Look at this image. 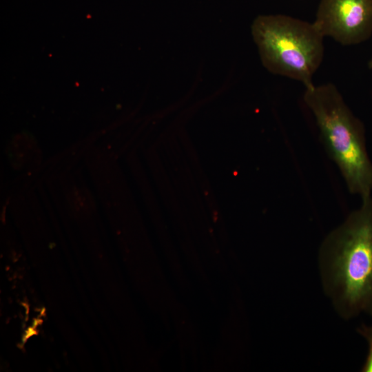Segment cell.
I'll list each match as a JSON object with an SVG mask.
<instances>
[{
  "label": "cell",
  "instance_id": "1",
  "mask_svg": "<svg viewBox=\"0 0 372 372\" xmlns=\"http://www.w3.org/2000/svg\"><path fill=\"white\" fill-rule=\"evenodd\" d=\"M323 291L344 320L372 316V197L362 200L318 251Z\"/></svg>",
  "mask_w": 372,
  "mask_h": 372
},
{
  "label": "cell",
  "instance_id": "2",
  "mask_svg": "<svg viewBox=\"0 0 372 372\" xmlns=\"http://www.w3.org/2000/svg\"><path fill=\"white\" fill-rule=\"evenodd\" d=\"M303 99L315 117L324 147L342 176L349 192L371 196L372 162L365 130L332 83L305 87Z\"/></svg>",
  "mask_w": 372,
  "mask_h": 372
},
{
  "label": "cell",
  "instance_id": "3",
  "mask_svg": "<svg viewBox=\"0 0 372 372\" xmlns=\"http://www.w3.org/2000/svg\"><path fill=\"white\" fill-rule=\"evenodd\" d=\"M251 32L262 64L269 72L305 87L313 84L324 54V36L313 22L285 14L259 15Z\"/></svg>",
  "mask_w": 372,
  "mask_h": 372
},
{
  "label": "cell",
  "instance_id": "4",
  "mask_svg": "<svg viewBox=\"0 0 372 372\" xmlns=\"http://www.w3.org/2000/svg\"><path fill=\"white\" fill-rule=\"evenodd\" d=\"M313 23L324 37L360 43L372 34V0H320Z\"/></svg>",
  "mask_w": 372,
  "mask_h": 372
},
{
  "label": "cell",
  "instance_id": "5",
  "mask_svg": "<svg viewBox=\"0 0 372 372\" xmlns=\"http://www.w3.org/2000/svg\"><path fill=\"white\" fill-rule=\"evenodd\" d=\"M356 331L365 340L368 349L361 371L372 372V323L369 325L363 323L357 328Z\"/></svg>",
  "mask_w": 372,
  "mask_h": 372
},
{
  "label": "cell",
  "instance_id": "6",
  "mask_svg": "<svg viewBox=\"0 0 372 372\" xmlns=\"http://www.w3.org/2000/svg\"><path fill=\"white\" fill-rule=\"evenodd\" d=\"M369 68L372 69V59L369 63Z\"/></svg>",
  "mask_w": 372,
  "mask_h": 372
}]
</instances>
